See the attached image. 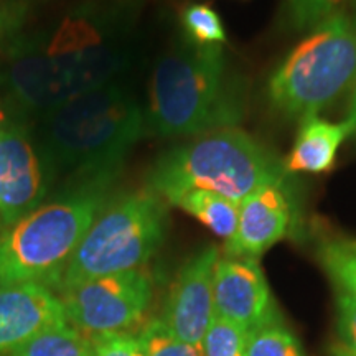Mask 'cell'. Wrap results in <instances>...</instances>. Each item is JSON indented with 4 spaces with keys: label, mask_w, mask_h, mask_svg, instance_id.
<instances>
[{
    "label": "cell",
    "mask_w": 356,
    "mask_h": 356,
    "mask_svg": "<svg viewBox=\"0 0 356 356\" xmlns=\"http://www.w3.org/2000/svg\"><path fill=\"white\" fill-rule=\"evenodd\" d=\"M129 63L131 44L122 24L70 17L48 37L13 47L6 89L20 109L47 114L73 97L118 81Z\"/></svg>",
    "instance_id": "cell-1"
},
{
    "label": "cell",
    "mask_w": 356,
    "mask_h": 356,
    "mask_svg": "<svg viewBox=\"0 0 356 356\" xmlns=\"http://www.w3.org/2000/svg\"><path fill=\"white\" fill-rule=\"evenodd\" d=\"M145 131L139 101L114 81L43 114L35 142L50 185L65 178L78 190H106Z\"/></svg>",
    "instance_id": "cell-2"
},
{
    "label": "cell",
    "mask_w": 356,
    "mask_h": 356,
    "mask_svg": "<svg viewBox=\"0 0 356 356\" xmlns=\"http://www.w3.org/2000/svg\"><path fill=\"white\" fill-rule=\"evenodd\" d=\"M246 115V88L222 47L184 37L163 53L150 81L147 131L159 137H197L238 127Z\"/></svg>",
    "instance_id": "cell-3"
},
{
    "label": "cell",
    "mask_w": 356,
    "mask_h": 356,
    "mask_svg": "<svg viewBox=\"0 0 356 356\" xmlns=\"http://www.w3.org/2000/svg\"><path fill=\"white\" fill-rule=\"evenodd\" d=\"M284 160L239 127L191 137L155 160L147 185L170 203L188 190H207L234 203L266 185L287 184Z\"/></svg>",
    "instance_id": "cell-4"
},
{
    "label": "cell",
    "mask_w": 356,
    "mask_h": 356,
    "mask_svg": "<svg viewBox=\"0 0 356 356\" xmlns=\"http://www.w3.org/2000/svg\"><path fill=\"white\" fill-rule=\"evenodd\" d=\"M356 79V25L346 10L320 22L280 61L267 81V99L287 119L318 115Z\"/></svg>",
    "instance_id": "cell-5"
},
{
    "label": "cell",
    "mask_w": 356,
    "mask_h": 356,
    "mask_svg": "<svg viewBox=\"0 0 356 356\" xmlns=\"http://www.w3.org/2000/svg\"><path fill=\"white\" fill-rule=\"evenodd\" d=\"M101 188L74 190L35 208L0 234V286L55 287L104 204Z\"/></svg>",
    "instance_id": "cell-6"
},
{
    "label": "cell",
    "mask_w": 356,
    "mask_h": 356,
    "mask_svg": "<svg viewBox=\"0 0 356 356\" xmlns=\"http://www.w3.org/2000/svg\"><path fill=\"white\" fill-rule=\"evenodd\" d=\"M167 203L147 191L124 195L96 216L58 282V292L102 275L142 269L167 233Z\"/></svg>",
    "instance_id": "cell-7"
},
{
    "label": "cell",
    "mask_w": 356,
    "mask_h": 356,
    "mask_svg": "<svg viewBox=\"0 0 356 356\" xmlns=\"http://www.w3.org/2000/svg\"><path fill=\"white\" fill-rule=\"evenodd\" d=\"M66 320L86 335L127 332L142 322L154 284L142 269L91 279L60 293Z\"/></svg>",
    "instance_id": "cell-8"
},
{
    "label": "cell",
    "mask_w": 356,
    "mask_h": 356,
    "mask_svg": "<svg viewBox=\"0 0 356 356\" xmlns=\"http://www.w3.org/2000/svg\"><path fill=\"white\" fill-rule=\"evenodd\" d=\"M216 317L238 325L248 335L282 322L259 259L220 256L213 277Z\"/></svg>",
    "instance_id": "cell-9"
},
{
    "label": "cell",
    "mask_w": 356,
    "mask_h": 356,
    "mask_svg": "<svg viewBox=\"0 0 356 356\" xmlns=\"http://www.w3.org/2000/svg\"><path fill=\"white\" fill-rule=\"evenodd\" d=\"M48 188L37 142L20 126L0 122V228L38 208Z\"/></svg>",
    "instance_id": "cell-10"
},
{
    "label": "cell",
    "mask_w": 356,
    "mask_h": 356,
    "mask_svg": "<svg viewBox=\"0 0 356 356\" xmlns=\"http://www.w3.org/2000/svg\"><path fill=\"white\" fill-rule=\"evenodd\" d=\"M220 256L216 246H207L191 256L178 270L163 302L162 322L191 345H202L204 333L216 317L213 277Z\"/></svg>",
    "instance_id": "cell-11"
},
{
    "label": "cell",
    "mask_w": 356,
    "mask_h": 356,
    "mask_svg": "<svg viewBox=\"0 0 356 356\" xmlns=\"http://www.w3.org/2000/svg\"><path fill=\"white\" fill-rule=\"evenodd\" d=\"M296 204L287 184L266 185L239 203L238 226L225 243V256L261 259L291 233Z\"/></svg>",
    "instance_id": "cell-12"
},
{
    "label": "cell",
    "mask_w": 356,
    "mask_h": 356,
    "mask_svg": "<svg viewBox=\"0 0 356 356\" xmlns=\"http://www.w3.org/2000/svg\"><path fill=\"white\" fill-rule=\"evenodd\" d=\"M68 322L63 302L42 284L0 286V355H8L51 325Z\"/></svg>",
    "instance_id": "cell-13"
},
{
    "label": "cell",
    "mask_w": 356,
    "mask_h": 356,
    "mask_svg": "<svg viewBox=\"0 0 356 356\" xmlns=\"http://www.w3.org/2000/svg\"><path fill=\"white\" fill-rule=\"evenodd\" d=\"M353 136L351 127L345 121L332 122L320 115H309L300 119L299 131L284 160V168L291 173H327L337 162L340 147Z\"/></svg>",
    "instance_id": "cell-14"
},
{
    "label": "cell",
    "mask_w": 356,
    "mask_h": 356,
    "mask_svg": "<svg viewBox=\"0 0 356 356\" xmlns=\"http://www.w3.org/2000/svg\"><path fill=\"white\" fill-rule=\"evenodd\" d=\"M173 207L180 208L198 220L216 236L228 241L238 226L239 204L207 190H188L170 200Z\"/></svg>",
    "instance_id": "cell-15"
},
{
    "label": "cell",
    "mask_w": 356,
    "mask_h": 356,
    "mask_svg": "<svg viewBox=\"0 0 356 356\" xmlns=\"http://www.w3.org/2000/svg\"><path fill=\"white\" fill-rule=\"evenodd\" d=\"M315 256L337 291L356 300V238L348 234H325L315 243Z\"/></svg>",
    "instance_id": "cell-16"
},
{
    "label": "cell",
    "mask_w": 356,
    "mask_h": 356,
    "mask_svg": "<svg viewBox=\"0 0 356 356\" xmlns=\"http://www.w3.org/2000/svg\"><path fill=\"white\" fill-rule=\"evenodd\" d=\"M8 356H91V337L68 322L51 325Z\"/></svg>",
    "instance_id": "cell-17"
},
{
    "label": "cell",
    "mask_w": 356,
    "mask_h": 356,
    "mask_svg": "<svg viewBox=\"0 0 356 356\" xmlns=\"http://www.w3.org/2000/svg\"><path fill=\"white\" fill-rule=\"evenodd\" d=\"M184 37L200 47H222L228 40L225 24L208 3H190L180 13Z\"/></svg>",
    "instance_id": "cell-18"
},
{
    "label": "cell",
    "mask_w": 356,
    "mask_h": 356,
    "mask_svg": "<svg viewBox=\"0 0 356 356\" xmlns=\"http://www.w3.org/2000/svg\"><path fill=\"white\" fill-rule=\"evenodd\" d=\"M145 356H203L202 346L178 338L162 318H150L137 333Z\"/></svg>",
    "instance_id": "cell-19"
},
{
    "label": "cell",
    "mask_w": 356,
    "mask_h": 356,
    "mask_svg": "<svg viewBox=\"0 0 356 356\" xmlns=\"http://www.w3.org/2000/svg\"><path fill=\"white\" fill-rule=\"evenodd\" d=\"M246 356H305L302 345L282 322L267 325L248 337Z\"/></svg>",
    "instance_id": "cell-20"
},
{
    "label": "cell",
    "mask_w": 356,
    "mask_h": 356,
    "mask_svg": "<svg viewBox=\"0 0 356 356\" xmlns=\"http://www.w3.org/2000/svg\"><path fill=\"white\" fill-rule=\"evenodd\" d=\"M351 0H284V22L296 32H309L320 22L340 12Z\"/></svg>",
    "instance_id": "cell-21"
},
{
    "label": "cell",
    "mask_w": 356,
    "mask_h": 356,
    "mask_svg": "<svg viewBox=\"0 0 356 356\" xmlns=\"http://www.w3.org/2000/svg\"><path fill=\"white\" fill-rule=\"evenodd\" d=\"M248 337L238 325L215 317L200 346L203 356H246Z\"/></svg>",
    "instance_id": "cell-22"
},
{
    "label": "cell",
    "mask_w": 356,
    "mask_h": 356,
    "mask_svg": "<svg viewBox=\"0 0 356 356\" xmlns=\"http://www.w3.org/2000/svg\"><path fill=\"white\" fill-rule=\"evenodd\" d=\"M91 356H145L137 335L129 332L91 337Z\"/></svg>",
    "instance_id": "cell-23"
},
{
    "label": "cell",
    "mask_w": 356,
    "mask_h": 356,
    "mask_svg": "<svg viewBox=\"0 0 356 356\" xmlns=\"http://www.w3.org/2000/svg\"><path fill=\"white\" fill-rule=\"evenodd\" d=\"M335 310L341 346L356 356V300L348 293L335 289Z\"/></svg>",
    "instance_id": "cell-24"
},
{
    "label": "cell",
    "mask_w": 356,
    "mask_h": 356,
    "mask_svg": "<svg viewBox=\"0 0 356 356\" xmlns=\"http://www.w3.org/2000/svg\"><path fill=\"white\" fill-rule=\"evenodd\" d=\"M345 122L351 127V132L356 134V79L351 84L348 102H346V115Z\"/></svg>",
    "instance_id": "cell-25"
},
{
    "label": "cell",
    "mask_w": 356,
    "mask_h": 356,
    "mask_svg": "<svg viewBox=\"0 0 356 356\" xmlns=\"http://www.w3.org/2000/svg\"><path fill=\"white\" fill-rule=\"evenodd\" d=\"M332 356H355V355H351L350 351H346L343 346H335V348L332 350Z\"/></svg>",
    "instance_id": "cell-26"
},
{
    "label": "cell",
    "mask_w": 356,
    "mask_h": 356,
    "mask_svg": "<svg viewBox=\"0 0 356 356\" xmlns=\"http://www.w3.org/2000/svg\"><path fill=\"white\" fill-rule=\"evenodd\" d=\"M348 15L351 17V20H353V24L356 25V0H351V2H350Z\"/></svg>",
    "instance_id": "cell-27"
}]
</instances>
